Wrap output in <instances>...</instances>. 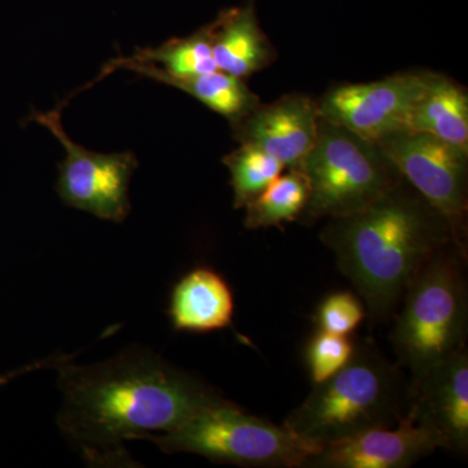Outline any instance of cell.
Here are the masks:
<instances>
[{"mask_svg": "<svg viewBox=\"0 0 468 468\" xmlns=\"http://www.w3.org/2000/svg\"><path fill=\"white\" fill-rule=\"evenodd\" d=\"M466 261L463 242L443 248L419 271L397 309L390 343L411 381L466 347Z\"/></svg>", "mask_w": 468, "mask_h": 468, "instance_id": "obj_4", "label": "cell"}, {"mask_svg": "<svg viewBox=\"0 0 468 468\" xmlns=\"http://www.w3.org/2000/svg\"><path fill=\"white\" fill-rule=\"evenodd\" d=\"M298 168L310 184L309 202L298 218L304 224L356 214L403 180L377 143L323 117Z\"/></svg>", "mask_w": 468, "mask_h": 468, "instance_id": "obj_6", "label": "cell"}, {"mask_svg": "<svg viewBox=\"0 0 468 468\" xmlns=\"http://www.w3.org/2000/svg\"><path fill=\"white\" fill-rule=\"evenodd\" d=\"M426 81L427 72H410L368 84L335 86L316 101L319 116L378 143L385 135L410 131Z\"/></svg>", "mask_w": 468, "mask_h": 468, "instance_id": "obj_9", "label": "cell"}, {"mask_svg": "<svg viewBox=\"0 0 468 468\" xmlns=\"http://www.w3.org/2000/svg\"><path fill=\"white\" fill-rule=\"evenodd\" d=\"M377 144L403 180L445 217L457 239L464 242L468 154L417 131L396 132Z\"/></svg>", "mask_w": 468, "mask_h": 468, "instance_id": "obj_8", "label": "cell"}, {"mask_svg": "<svg viewBox=\"0 0 468 468\" xmlns=\"http://www.w3.org/2000/svg\"><path fill=\"white\" fill-rule=\"evenodd\" d=\"M410 388L408 417L435 439L439 449L467 455V346L410 381Z\"/></svg>", "mask_w": 468, "mask_h": 468, "instance_id": "obj_10", "label": "cell"}, {"mask_svg": "<svg viewBox=\"0 0 468 468\" xmlns=\"http://www.w3.org/2000/svg\"><path fill=\"white\" fill-rule=\"evenodd\" d=\"M320 239L375 322L397 313L431 258L452 242H463L405 180L356 214L328 218Z\"/></svg>", "mask_w": 468, "mask_h": 468, "instance_id": "obj_2", "label": "cell"}, {"mask_svg": "<svg viewBox=\"0 0 468 468\" xmlns=\"http://www.w3.org/2000/svg\"><path fill=\"white\" fill-rule=\"evenodd\" d=\"M354 343L349 335L318 331L309 341L306 349V365L311 383H323L349 362Z\"/></svg>", "mask_w": 468, "mask_h": 468, "instance_id": "obj_19", "label": "cell"}, {"mask_svg": "<svg viewBox=\"0 0 468 468\" xmlns=\"http://www.w3.org/2000/svg\"><path fill=\"white\" fill-rule=\"evenodd\" d=\"M33 120L48 128L66 151V158L58 165L57 183L64 205L103 220L122 223L131 212L129 184L138 167L134 154L94 153L73 143L64 131L58 109L34 111Z\"/></svg>", "mask_w": 468, "mask_h": 468, "instance_id": "obj_7", "label": "cell"}, {"mask_svg": "<svg viewBox=\"0 0 468 468\" xmlns=\"http://www.w3.org/2000/svg\"><path fill=\"white\" fill-rule=\"evenodd\" d=\"M163 84L174 86L192 95L207 109L229 120L230 125L248 115L261 103L260 97L248 88L243 79L218 69L190 79L165 80Z\"/></svg>", "mask_w": 468, "mask_h": 468, "instance_id": "obj_17", "label": "cell"}, {"mask_svg": "<svg viewBox=\"0 0 468 468\" xmlns=\"http://www.w3.org/2000/svg\"><path fill=\"white\" fill-rule=\"evenodd\" d=\"M233 314V292L212 268H194L172 291L168 315L176 331L207 334L229 328Z\"/></svg>", "mask_w": 468, "mask_h": 468, "instance_id": "obj_13", "label": "cell"}, {"mask_svg": "<svg viewBox=\"0 0 468 468\" xmlns=\"http://www.w3.org/2000/svg\"><path fill=\"white\" fill-rule=\"evenodd\" d=\"M72 358H75V356H68V354L64 353H55L50 356H46V358L37 360V362L29 363V365L24 366V367L12 369V371L5 372V374H0V389L5 388V385L11 383V381H14L15 378L23 377V375L29 374V372L33 371H38V369L43 368L55 369L58 365H60V363Z\"/></svg>", "mask_w": 468, "mask_h": 468, "instance_id": "obj_21", "label": "cell"}, {"mask_svg": "<svg viewBox=\"0 0 468 468\" xmlns=\"http://www.w3.org/2000/svg\"><path fill=\"white\" fill-rule=\"evenodd\" d=\"M310 198L309 178L301 168H286L246 206L248 229L280 227L300 218Z\"/></svg>", "mask_w": 468, "mask_h": 468, "instance_id": "obj_16", "label": "cell"}, {"mask_svg": "<svg viewBox=\"0 0 468 468\" xmlns=\"http://www.w3.org/2000/svg\"><path fill=\"white\" fill-rule=\"evenodd\" d=\"M436 449L435 439L406 415L397 426L322 446L303 468H406Z\"/></svg>", "mask_w": 468, "mask_h": 468, "instance_id": "obj_12", "label": "cell"}, {"mask_svg": "<svg viewBox=\"0 0 468 468\" xmlns=\"http://www.w3.org/2000/svg\"><path fill=\"white\" fill-rule=\"evenodd\" d=\"M63 405L61 435L92 467H137L125 442L165 433L193 415L228 401L217 389L144 347L113 358L57 368Z\"/></svg>", "mask_w": 468, "mask_h": 468, "instance_id": "obj_1", "label": "cell"}, {"mask_svg": "<svg viewBox=\"0 0 468 468\" xmlns=\"http://www.w3.org/2000/svg\"><path fill=\"white\" fill-rule=\"evenodd\" d=\"M165 454L190 452L215 463L241 467L303 468L304 462L322 449L228 401L202 410L165 433L147 435Z\"/></svg>", "mask_w": 468, "mask_h": 468, "instance_id": "obj_5", "label": "cell"}, {"mask_svg": "<svg viewBox=\"0 0 468 468\" xmlns=\"http://www.w3.org/2000/svg\"><path fill=\"white\" fill-rule=\"evenodd\" d=\"M366 309L360 298L351 292L329 294L319 304L315 314L318 331L349 335L365 319Z\"/></svg>", "mask_w": 468, "mask_h": 468, "instance_id": "obj_20", "label": "cell"}, {"mask_svg": "<svg viewBox=\"0 0 468 468\" xmlns=\"http://www.w3.org/2000/svg\"><path fill=\"white\" fill-rule=\"evenodd\" d=\"M211 41L218 69L239 79L260 72L276 58L261 29L254 0L221 12L211 23Z\"/></svg>", "mask_w": 468, "mask_h": 468, "instance_id": "obj_14", "label": "cell"}, {"mask_svg": "<svg viewBox=\"0 0 468 468\" xmlns=\"http://www.w3.org/2000/svg\"><path fill=\"white\" fill-rule=\"evenodd\" d=\"M410 131L432 134L468 154V97L449 77L427 72L410 119Z\"/></svg>", "mask_w": 468, "mask_h": 468, "instance_id": "obj_15", "label": "cell"}, {"mask_svg": "<svg viewBox=\"0 0 468 468\" xmlns=\"http://www.w3.org/2000/svg\"><path fill=\"white\" fill-rule=\"evenodd\" d=\"M319 117L316 101L291 94L266 106L258 104L230 126L239 144L264 151L285 168H298L315 144Z\"/></svg>", "mask_w": 468, "mask_h": 468, "instance_id": "obj_11", "label": "cell"}, {"mask_svg": "<svg viewBox=\"0 0 468 468\" xmlns=\"http://www.w3.org/2000/svg\"><path fill=\"white\" fill-rule=\"evenodd\" d=\"M229 169L234 208H245L282 174L285 167L272 156L250 144H241L223 158Z\"/></svg>", "mask_w": 468, "mask_h": 468, "instance_id": "obj_18", "label": "cell"}, {"mask_svg": "<svg viewBox=\"0 0 468 468\" xmlns=\"http://www.w3.org/2000/svg\"><path fill=\"white\" fill-rule=\"evenodd\" d=\"M410 381L374 341L354 344L351 358L313 390L285 419L302 439L324 446L378 428L397 426L408 415Z\"/></svg>", "mask_w": 468, "mask_h": 468, "instance_id": "obj_3", "label": "cell"}]
</instances>
